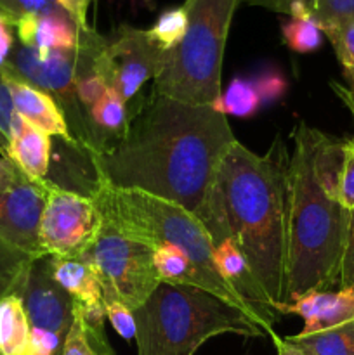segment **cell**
Here are the masks:
<instances>
[{
	"mask_svg": "<svg viewBox=\"0 0 354 355\" xmlns=\"http://www.w3.org/2000/svg\"><path fill=\"white\" fill-rule=\"evenodd\" d=\"M236 141L228 118L156 94L130 113L121 139L87 155L96 180L186 208L198 217L222 158Z\"/></svg>",
	"mask_w": 354,
	"mask_h": 355,
	"instance_id": "1",
	"label": "cell"
},
{
	"mask_svg": "<svg viewBox=\"0 0 354 355\" xmlns=\"http://www.w3.org/2000/svg\"><path fill=\"white\" fill-rule=\"evenodd\" d=\"M288 163L280 137L264 155L235 141L196 217L214 246L235 243L273 309L287 298Z\"/></svg>",
	"mask_w": 354,
	"mask_h": 355,
	"instance_id": "2",
	"label": "cell"
},
{
	"mask_svg": "<svg viewBox=\"0 0 354 355\" xmlns=\"http://www.w3.org/2000/svg\"><path fill=\"white\" fill-rule=\"evenodd\" d=\"M288 163L287 302L339 288L349 210L337 196L344 141L305 121L292 132Z\"/></svg>",
	"mask_w": 354,
	"mask_h": 355,
	"instance_id": "3",
	"label": "cell"
},
{
	"mask_svg": "<svg viewBox=\"0 0 354 355\" xmlns=\"http://www.w3.org/2000/svg\"><path fill=\"white\" fill-rule=\"evenodd\" d=\"M101 218L125 238L148 246L149 250L170 246L189 257L208 291L248 314L267 333L253 309L221 277L214 262V243L205 225L186 208L176 203L132 189H118L96 180L90 191Z\"/></svg>",
	"mask_w": 354,
	"mask_h": 355,
	"instance_id": "4",
	"label": "cell"
},
{
	"mask_svg": "<svg viewBox=\"0 0 354 355\" xmlns=\"http://www.w3.org/2000/svg\"><path fill=\"white\" fill-rule=\"evenodd\" d=\"M134 319L137 355H194L205 342L219 335H266L235 305L184 284H160L135 309Z\"/></svg>",
	"mask_w": 354,
	"mask_h": 355,
	"instance_id": "5",
	"label": "cell"
},
{
	"mask_svg": "<svg viewBox=\"0 0 354 355\" xmlns=\"http://www.w3.org/2000/svg\"><path fill=\"white\" fill-rule=\"evenodd\" d=\"M242 0H186L187 30L180 44L167 52L155 78L156 94L194 104L214 106L221 96L222 62L233 16Z\"/></svg>",
	"mask_w": 354,
	"mask_h": 355,
	"instance_id": "6",
	"label": "cell"
},
{
	"mask_svg": "<svg viewBox=\"0 0 354 355\" xmlns=\"http://www.w3.org/2000/svg\"><path fill=\"white\" fill-rule=\"evenodd\" d=\"M106 37L92 31L85 44L69 51L40 52L26 45H14L6 68L30 85L51 94L65 113L73 139L83 153L90 144L89 116L76 97L80 75L92 69L97 51Z\"/></svg>",
	"mask_w": 354,
	"mask_h": 355,
	"instance_id": "7",
	"label": "cell"
},
{
	"mask_svg": "<svg viewBox=\"0 0 354 355\" xmlns=\"http://www.w3.org/2000/svg\"><path fill=\"white\" fill-rule=\"evenodd\" d=\"M83 257L96 270L103 300L120 302L130 311L141 307L162 284L153 262V250L125 238L103 218Z\"/></svg>",
	"mask_w": 354,
	"mask_h": 355,
	"instance_id": "8",
	"label": "cell"
},
{
	"mask_svg": "<svg viewBox=\"0 0 354 355\" xmlns=\"http://www.w3.org/2000/svg\"><path fill=\"white\" fill-rule=\"evenodd\" d=\"M165 59L167 51L151 40L148 30L121 24L97 51L92 71L128 103L148 80L160 75Z\"/></svg>",
	"mask_w": 354,
	"mask_h": 355,
	"instance_id": "9",
	"label": "cell"
},
{
	"mask_svg": "<svg viewBox=\"0 0 354 355\" xmlns=\"http://www.w3.org/2000/svg\"><path fill=\"white\" fill-rule=\"evenodd\" d=\"M101 215L92 198L49 180L38 238L45 257H82L96 238Z\"/></svg>",
	"mask_w": 354,
	"mask_h": 355,
	"instance_id": "10",
	"label": "cell"
},
{
	"mask_svg": "<svg viewBox=\"0 0 354 355\" xmlns=\"http://www.w3.org/2000/svg\"><path fill=\"white\" fill-rule=\"evenodd\" d=\"M17 297L31 328L56 333L66 340L75 319V300L54 279L49 257L33 260Z\"/></svg>",
	"mask_w": 354,
	"mask_h": 355,
	"instance_id": "11",
	"label": "cell"
},
{
	"mask_svg": "<svg viewBox=\"0 0 354 355\" xmlns=\"http://www.w3.org/2000/svg\"><path fill=\"white\" fill-rule=\"evenodd\" d=\"M47 187L49 179L37 182L23 175L10 189L0 193V239L35 259L45 257L38 225Z\"/></svg>",
	"mask_w": 354,
	"mask_h": 355,
	"instance_id": "12",
	"label": "cell"
},
{
	"mask_svg": "<svg viewBox=\"0 0 354 355\" xmlns=\"http://www.w3.org/2000/svg\"><path fill=\"white\" fill-rule=\"evenodd\" d=\"M0 71H2L3 78H6L7 85L10 89V94H12L17 114L26 123L47 134L49 137H59L71 148L80 149L76 141L73 139L61 106L51 94L30 85L28 82L21 80L19 76L14 75L12 71H9L6 66Z\"/></svg>",
	"mask_w": 354,
	"mask_h": 355,
	"instance_id": "13",
	"label": "cell"
},
{
	"mask_svg": "<svg viewBox=\"0 0 354 355\" xmlns=\"http://www.w3.org/2000/svg\"><path fill=\"white\" fill-rule=\"evenodd\" d=\"M274 311L280 315L294 314L304 319L301 335H311L353 321L354 291L344 288L335 291H309L287 304H278Z\"/></svg>",
	"mask_w": 354,
	"mask_h": 355,
	"instance_id": "14",
	"label": "cell"
},
{
	"mask_svg": "<svg viewBox=\"0 0 354 355\" xmlns=\"http://www.w3.org/2000/svg\"><path fill=\"white\" fill-rule=\"evenodd\" d=\"M21 45L37 49L40 52L69 51L85 44L92 30H80L66 10L47 14H30L14 23Z\"/></svg>",
	"mask_w": 354,
	"mask_h": 355,
	"instance_id": "15",
	"label": "cell"
},
{
	"mask_svg": "<svg viewBox=\"0 0 354 355\" xmlns=\"http://www.w3.org/2000/svg\"><path fill=\"white\" fill-rule=\"evenodd\" d=\"M2 156L9 159L26 179L47 180L51 170V137L21 118L9 144L2 149Z\"/></svg>",
	"mask_w": 354,
	"mask_h": 355,
	"instance_id": "16",
	"label": "cell"
},
{
	"mask_svg": "<svg viewBox=\"0 0 354 355\" xmlns=\"http://www.w3.org/2000/svg\"><path fill=\"white\" fill-rule=\"evenodd\" d=\"M51 272L54 279L71 295L80 307H97L103 305V290L96 276L92 263L85 257H68L58 259L49 257Z\"/></svg>",
	"mask_w": 354,
	"mask_h": 355,
	"instance_id": "17",
	"label": "cell"
},
{
	"mask_svg": "<svg viewBox=\"0 0 354 355\" xmlns=\"http://www.w3.org/2000/svg\"><path fill=\"white\" fill-rule=\"evenodd\" d=\"M250 7H262L288 17H309L323 28L354 19V0H242Z\"/></svg>",
	"mask_w": 354,
	"mask_h": 355,
	"instance_id": "18",
	"label": "cell"
},
{
	"mask_svg": "<svg viewBox=\"0 0 354 355\" xmlns=\"http://www.w3.org/2000/svg\"><path fill=\"white\" fill-rule=\"evenodd\" d=\"M30 321L17 295L0 300V355H26Z\"/></svg>",
	"mask_w": 354,
	"mask_h": 355,
	"instance_id": "19",
	"label": "cell"
},
{
	"mask_svg": "<svg viewBox=\"0 0 354 355\" xmlns=\"http://www.w3.org/2000/svg\"><path fill=\"white\" fill-rule=\"evenodd\" d=\"M153 262H155V269L162 283L184 284V286H193L208 291L207 281L203 279L200 270L194 267L189 257L180 250L170 248V246L153 250Z\"/></svg>",
	"mask_w": 354,
	"mask_h": 355,
	"instance_id": "20",
	"label": "cell"
},
{
	"mask_svg": "<svg viewBox=\"0 0 354 355\" xmlns=\"http://www.w3.org/2000/svg\"><path fill=\"white\" fill-rule=\"evenodd\" d=\"M307 355H354V319L325 331L287 336Z\"/></svg>",
	"mask_w": 354,
	"mask_h": 355,
	"instance_id": "21",
	"label": "cell"
},
{
	"mask_svg": "<svg viewBox=\"0 0 354 355\" xmlns=\"http://www.w3.org/2000/svg\"><path fill=\"white\" fill-rule=\"evenodd\" d=\"M61 355H117L108 343L104 326L89 324L75 305V319L62 345Z\"/></svg>",
	"mask_w": 354,
	"mask_h": 355,
	"instance_id": "22",
	"label": "cell"
},
{
	"mask_svg": "<svg viewBox=\"0 0 354 355\" xmlns=\"http://www.w3.org/2000/svg\"><path fill=\"white\" fill-rule=\"evenodd\" d=\"M215 111L224 116L233 114L238 118L253 116L262 107L259 92H257L253 80L248 78H233L224 92H221L219 99L214 103Z\"/></svg>",
	"mask_w": 354,
	"mask_h": 355,
	"instance_id": "23",
	"label": "cell"
},
{
	"mask_svg": "<svg viewBox=\"0 0 354 355\" xmlns=\"http://www.w3.org/2000/svg\"><path fill=\"white\" fill-rule=\"evenodd\" d=\"M35 257L0 239V300L9 295H19Z\"/></svg>",
	"mask_w": 354,
	"mask_h": 355,
	"instance_id": "24",
	"label": "cell"
},
{
	"mask_svg": "<svg viewBox=\"0 0 354 355\" xmlns=\"http://www.w3.org/2000/svg\"><path fill=\"white\" fill-rule=\"evenodd\" d=\"M281 37L285 45L297 54H311L325 40L321 26L309 17H288L281 23Z\"/></svg>",
	"mask_w": 354,
	"mask_h": 355,
	"instance_id": "25",
	"label": "cell"
},
{
	"mask_svg": "<svg viewBox=\"0 0 354 355\" xmlns=\"http://www.w3.org/2000/svg\"><path fill=\"white\" fill-rule=\"evenodd\" d=\"M187 30V10L184 6L163 10L148 30L151 40L163 51H172L184 38Z\"/></svg>",
	"mask_w": 354,
	"mask_h": 355,
	"instance_id": "26",
	"label": "cell"
},
{
	"mask_svg": "<svg viewBox=\"0 0 354 355\" xmlns=\"http://www.w3.org/2000/svg\"><path fill=\"white\" fill-rule=\"evenodd\" d=\"M323 33L332 44L347 82H354V19L323 28Z\"/></svg>",
	"mask_w": 354,
	"mask_h": 355,
	"instance_id": "27",
	"label": "cell"
},
{
	"mask_svg": "<svg viewBox=\"0 0 354 355\" xmlns=\"http://www.w3.org/2000/svg\"><path fill=\"white\" fill-rule=\"evenodd\" d=\"M19 123L21 116L14 106L12 94H10L9 85H7L6 78L0 71V151L9 144Z\"/></svg>",
	"mask_w": 354,
	"mask_h": 355,
	"instance_id": "28",
	"label": "cell"
},
{
	"mask_svg": "<svg viewBox=\"0 0 354 355\" xmlns=\"http://www.w3.org/2000/svg\"><path fill=\"white\" fill-rule=\"evenodd\" d=\"M58 10H65L59 0H0V12L9 17L12 26L23 16L58 12Z\"/></svg>",
	"mask_w": 354,
	"mask_h": 355,
	"instance_id": "29",
	"label": "cell"
},
{
	"mask_svg": "<svg viewBox=\"0 0 354 355\" xmlns=\"http://www.w3.org/2000/svg\"><path fill=\"white\" fill-rule=\"evenodd\" d=\"M337 196L346 210L354 208V139L344 141V155L340 163Z\"/></svg>",
	"mask_w": 354,
	"mask_h": 355,
	"instance_id": "30",
	"label": "cell"
},
{
	"mask_svg": "<svg viewBox=\"0 0 354 355\" xmlns=\"http://www.w3.org/2000/svg\"><path fill=\"white\" fill-rule=\"evenodd\" d=\"M108 92V85L104 83V80L99 75L89 69V71L82 73L76 82V97H78L80 104L85 110V113H89Z\"/></svg>",
	"mask_w": 354,
	"mask_h": 355,
	"instance_id": "31",
	"label": "cell"
},
{
	"mask_svg": "<svg viewBox=\"0 0 354 355\" xmlns=\"http://www.w3.org/2000/svg\"><path fill=\"white\" fill-rule=\"evenodd\" d=\"M103 302H104V311H106V318L108 321L111 322V326L115 328V331H117L124 340L135 338L134 311L125 307V305L120 304V302H111V300H103Z\"/></svg>",
	"mask_w": 354,
	"mask_h": 355,
	"instance_id": "32",
	"label": "cell"
},
{
	"mask_svg": "<svg viewBox=\"0 0 354 355\" xmlns=\"http://www.w3.org/2000/svg\"><path fill=\"white\" fill-rule=\"evenodd\" d=\"M62 345H65V340L56 333L30 326L26 355H61Z\"/></svg>",
	"mask_w": 354,
	"mask_h": 355,
	"instance_id": "33",
	"label": "cell"
},
{
	"mask_svg": "<svg viewBox=\"0 0 354 355\" xmlns=\"http://www.w3.org/2000/svg\"><path fill=\"white\" fill-rule=\"evenodd\" d=\"M339 288L354 291V208L349 211L346 243H344L342 260H340Z\"/></svg>",
	"mask_w": 354,
	"mask_h": 355,
	"instance_id": "34",
	"label": "cell"
},
{
	"mask_svg": "<svg viewBox=\"0 0 354 355\" xmlns=\"http://www.w3.org/2000/svg\"><path fill=\"white\" fill-rule=\"evenodd\" d=\"M257 92H259L260 101L264 104L274 103L280 99L285 92H287V80L280 75L278 71L271 69V71H264L253 80Z\"/></svg>",
	"mask_w": 354,
	"mask_h": 355,
	"instance_id": "35",
	"label": "cell"
},
{
	"mask_svg": "<svg viewBox=\"0 0 354 355\" xmlns=\"http://www.w3.org/2000/svg\"><path fill=\"white\" fill-rule=\"evenodd\" d=\"M92 0H59L62 7H65L66 12L73 17L76 24L80 26V30L89 31L92 28L87 23V12H89V6Z\"/></svg>",
	"mask_w": 354,
	"mask_h": 355,
	"instance_id": "36",
	"label": "cell"
},
{
	"mask_svg": "<svg viewBox=\"0 0 354 355\" xmlns=\"http://www.w3.org/2000/svg\"><path fill=\"white\" fill-rule=\"evenodd\" d=\"M12 23L9 17L0 14V69L7 64L9 55L14 49V33H12Z\"/></svg>",
	"mask_w": 354,
	"mask_h": 355,
	"instance_id": "37",
	"label": "cell"
},
{
	"mask_svg": "<svg viewBox=\"0 0 354 355\" xmlns=\"http://www.w3.org/2000/svg\"><path fill=\"white\" fill-rule=\"evenodd\" d=\"M23 177V173L3 156H0V193L10 189L17 180Z\"/></svg>",
	"mask_w": 354,
	"mask_h": 355,
	"instance_id": "38",
	"label": "cell"
},
{
	"mask_svg": "<svg viewBox=\"0 0 354 355\" xmlns=\"http://www.w3.org/2000/svg\"><path fill=\"white\" fill-rule=\"evenodd\" d=\"M330 87L335 92V96L342 101L344 106L349 110V113L354 118V82H349V85H344L339 82H330Z\"/></svg>",
	"mask_w": 354,
	"mask_h": 355,
	"instance_id": "39",
	"label": "cell"
},
{
	"mask_svg": "<svg viewBox=\"0 0 354 355\" xmlns=\"http://www.w3.org/2000/svg\"><path fill=\"white\" fill-rule=\"evenodd\" d=\"M271 340H273V343L276 345V350H278V355H307L304 352L302 349H298L297 345H294V343L288 342L287 338H280V336L276 335V333H273V335L269 336Z\"/></svg>",
	"mask_w": 354,
	"mask_h": 355,
	"instance_id": "40",
	"label": "cell"
},
{
	"mask_svg": "<svg viewBox=\"0 0 354 355\" xmlns=\"http://www.w3.org/2000/svg\"><path fill=\"white\" fill-rule=\"evenodd\" d=\"M130 2H132V3H134V2H135V0H130Z\"/></svg>",
	"mask_w": 354,
	"mask_h": 355,
	"instance_id": "41",
	"label": "cell"
},
{
	"mask_svg": "<svg viewBox=\"0 0 354 355\" xmlns=\"http://www.w3.org/2000/svg\"><path fill=\"white\" fill-rule=\"evenodd\" d=\"M0 14H2V12H0ZM2 16H3V14H2ZM9 21H10V19H9Z\"/></svg>",
	"mask_w": 354,
	"mask_h": 355,
	"instance_id": "42",
	"label": "cell"
}]
</instances>
